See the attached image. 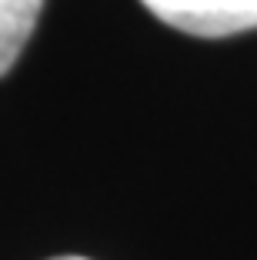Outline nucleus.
I'll use <instances>...</instances> for the list:
<instances>
[{
  "mask_svg": "<svg viewBox=\"0 0 257 260\" xmlns=\"http://www.w3.org/2000/svg\"><path fill=\"white\" fill-rule=\"evenodd\" d=\"M53 260H87V257H53Z\"/></svg>",
  "mask_w": 257,
  "mask_h": 260,
  "instance_id": "3",
  "label": "nucleus"
},
{
  "mask_svg": "<svg viewBox=\"0 0 257 260\" xmlns=\"http://www.w3.org/2000/svg\"><path fill=\"white\" fill-rule=\"evenodd\" d=\"M157 20L190 37H231L257 27V0H140Z\"/></svg>",
  "mask_w": 257,
  "mask_h": 260,
  "instance_id": "1",
  "label": "nucleus"
},
{
  "mask_svg": "<svg viewBox=\"0 0 257 260\" xmlns=\"http://www.w3.org/2000/svg\"><path fill=\"white\" fill-rule=\"evenodd\" d=\"M40 10L44 0H0V77L23 54Z\"/></svg>",
  "mask_w": 257,
  "mask_h": 260,
  "instance_id": "2",
  "label": "nucleus"
}]
</instances>
